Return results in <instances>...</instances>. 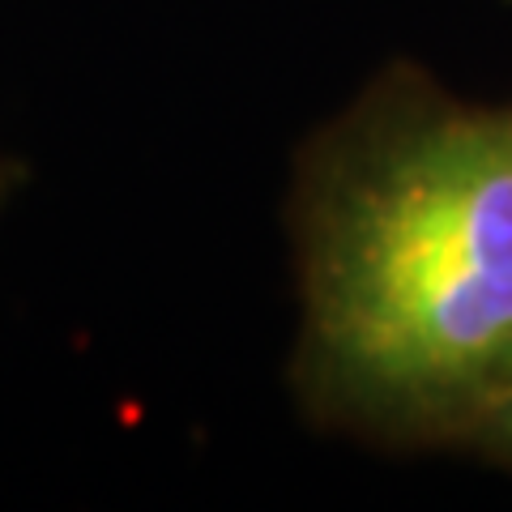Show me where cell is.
I'll use <instances>...</instances> for the list:
<instances>
[{
	"mask_svg": "<svg viewBox=\"0 0 512 512\" xmlns=\"http://www.w3.org/2000/svg\"><path fill=\"white\" fill-rule=\"evenodd\" d=\"M303 380L346 423L478 436L512 402V107L376 90L299 192Z\"/></svg>",
	"mask_w": 512,
	"mask_h": 512,
	"instance_id": "6da1fadb",
	"label": "cell"
},
{
	"mask_svg": "<svg viewBox=\"0 0 512 512\" xmlns=\"http://www.w3.org/2000/svg\"><path fill=\"white\" fill-rule=\"evenodd\" d=\"M474 440H483L487 448H495L500 457H508V461H512V402H508L500 414H491V423H487L483 431H478Z\"/></svg>",
	"mask_w": 512,
	"mask_h": 512,
	"instance_id": "7a4b0ae2",
	"label": "cell"
}]
</instances>
